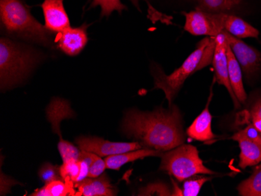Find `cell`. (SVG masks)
Returning a JSON list of instances; mask_svg holds the SVG:
<instances>
[{
  "label": "cell",
  "mask_w": 261,
  "mask_h": 196,
  "mask_svg": "<svg viewBox=\"0 0 261 196\" xmlns=\"http://www.w3.org/2000/svg\"><path fill=\"white\" fill-rule=\"evenodd\" d=\"M122 131L139 142L142 148L163 153L181 146L185 141L181 114L175 106L152 112L130 109L124 116Z\"/></svg>",
  "instance_id": "obj_1"
},
{
  "label": "cell",
  "mask_w": 261,
  "mask_h": 196,
  "mask_svg": "<svg viewBox=\"0 0 261 196\" xmlns=\"http://www.w3.org/2000/svg\"><path fill=\"white\" fill-rule=\"evenodd\" d=\"M215 46V37L207 36L198 43L194 52L172 74L166 75L161 69L153 70L154 89L164 91L170 106L188 77L212 64Z\"/></svg>",
  "instance_id": "obj_2"
},
{
  "label": "cell",
  "mask_w": 261,
  "mask_h": 196,
  "mask_svg": "<svg viewBox=\"0 0 261 196\" xmlns=\"http://www.w3.org/2000/svg\"><path fill=\"white\" fill-rule=\"evenodd\" d=\"M0 20L8 35L50 46V32L32 15L23 0H0Z\"/></svg>",
  "instance_id": "obj_3"
},
{
  "label": "cell",
  "mask_w": 261,
  "mask_h": 196,
  "mask_svg": "<svg viewBox=\"0 0 261 196\" xmlns=\"http://www.w3.org/2000/svg\"><path fill=\"white\" fill-rule=\"evenodd\" d=\"M39 57L32 49L2 38L0 40V82L2 90L24 78L37 64Z\"/></svg>",
  "instance_id": "obj_4"
},
{
  "label": "cell",
  "mask_w": 261,
  "mask_h": 196,
  "mask_svg": "<svg viewBox=\"0 0 261 196\" xmlns=\"http://www.w3.org/2000/svg\"><path fill=\"white\" fill-rule=\"evenodd\" d=\"M161 170L180 182L196 175H215V172L204 166L197 149L191 145L182 144L164 153Z\"/></svg>",
  "instance_id": "obj_5"
},
{
  "label": "cell",
  "mask_w": 261,
  "mask_h": 196,
  "mask_svg": "<svg viewBox=\"0 0 261 196\" xmlns=\"http://www.w3.org/2000/svg\"><path fill=\"white\" fill-rule=\"evenodd\" d=\"M47 116L49 122L52 124L54 133H57L60 136L58 149L63 162H66L69 159H79L80 151L74 145L63 139L60 130L62 120L73 118L74 116V112L70 109L68 102L63 99H54L47 109Z\"/></svg>",
  "instance_id": "obj_6"
},
{
  "label": "cell",
  "mask_w": 261,
  "mask_h": 196,
  "mask_svg": "<svg viewBox=\"0 0 261 196\" xmlns=\"http://www.w3.org/2000/svg\"><path fill=\"white\" fill-rule=\"evenodd\" d=\"M186 16L185 30L193 36L216 37L224 31L221 13L212 14L196 9L191 12L184 13Z\"/></svg>",
  "instance_id": "obj_7"
},
{
  "label": "cell",
  "mask_w": 261,
  "mask_h": 196,
  "mask_svg": "<svg viewBox=\"0 0 261 196\" xmlns=\"http://www.w3.org/2000/svg\"><path fill=\"white\" fill-rule=\"evenodd\" d=\"M80 150L95 153L101 157L142 149L139 142L133 143H113L96 137H81L76 140Z\"/></svg>",
  "instance_id": "obj_8"
},
{
  "label": "cell",
  "mask_w": 261,
  "mask_h": 196,
  "mask_svg": "<svg viewBox=\"0 0 261 196\" xmlns=\"http://www.w3.org/2000/svg\"><path fill=\"white\" fill-rule=\"evenodd\" d=\"M222 32L243 72L247 77L256 74L261 66V55L259 51L245 43L241 39L231 36L226 31Z\"/></svg>",
  "instance_id": "obj_9"
},
{
  "label": "cell",
  "mask_w": 261,
  "mask_h": 196,
  "mask_svg": "<svg viewBox=\"0 0 261 196\" xmlns=\"http://www.w3.org/2000/svg\"><path fill=\"white\" fill-rule=\"evenodd\" d=\"M215 39H216V46H215L212 62L213 67L215 69V77L218 84L226 88L234 102V107L238 109L241 106V103L234 94L231 83H230L229 76H228L226 39L224 34L221 32L215 37Z\"/></svg>",
  "instance_id": "obj_10"
},
{
  "label": "cell",
  "mask_w": 261,
  "mask_h": 196,
  "mask_svg": "<svg viewBox=\"0 0 261 196\" xmlns=\"http://www.w3.org/2000/svg\"><path fill=\"white\" fill-rule=\"evenodd\" d=\"M41 7L45 17V27L49 32L61 33L70 27L64 0H44Z\"/></svg>",
  "instance_id": "obj_11"
},
{
  "label": "cell",
  "mask_w": 261,
  "mask_h": 196,
  "mask_svg": "<svg viewBox=\"0 0 261 196\" xmlns=\"http://www.w3.org/2000/svg\"><path fill=\"white\" fill-rule=\"evenodd\" d=\"M87 27V24H84L79 27H68L59 33V48L70 57L80 53L88 42Z\"/></svg>",
  "instance_id": "obj_12"
},
{
  "label": "cell",
  "mask_w": 261,
  "mask_h": 196,
  "mask_svg": "<svg viewBox=\"0 0 261 196\" xmlns=\"http://www.w3.org/2000/svg\"><path fill=\"white\" fill-rule=\"evenodd\" d=\"M79 188V195L114 196L117 195V190L110 182L109 178L103 175L98 178H86L76 184Z\"/></svg>",
  "instance_id": "obj_13"
},
{
  "label": "cell",
  "mask_w": 261,
  "mask_h": 196,
  "mask_svg": "<svg viewBox=\"0 0 261 196\" xmlns=\"http://www.w3.org/2000/svg\"><path fill=\"white\" fill-rule=\"evenodd\" d=\"M223 29L238 39L255 38L259 36V31L240 17L221 13Z\"/></svg>",
  "instance_id": "obj_14"
},
{
  "label": "cell",
  "mask_w": 261,
  "mask_h": 196,
  "mask_svg": "<svg viewBox=\"0 0 261 196\" xmlns=\"http://www.w3.org/2000/svg\"><path fill=\"white\" fill-rule=\"evenodd\" d=\"M189 137L196 141L207 142L215 139L216 135L212 131V116L208 104L187 129Z\"/></svg>",
  "instance_id": "obj_15"
},
{
  "label": "cell",
  "mask_w": 261,
  "mask_h": 196,
  "mask_svg": "<svg viewBox=\"0 0 261 196\" xmlns=\"http://www.w3.org/2000/svg\"><path fill=\"white\" fill-rule=\"evenodd\" d=\"M164 153L152 149H137L134 151L126 152L120 154L113 155V156L106 157L105 162L107 168L111 170H119L123 165L138 160V159H144L149 156H159L161 157Z\"/></svg>",
  "instance_id": "obj_16"
},
{
  "label": "cell",
  "mask_w": 261,
  "mask_h": 196,
  "mask_svg": "<svg viewBox=\"0 0 261 196\" xmlns=\"http://www.w3.org/2000/svg\"><path fill=\"white\" fill-rule=\"evenodd\" d=\"M227 57H228V76L230 83L232 88L234 94L240 101V103H245L247 99V94L243 86L242 69L233 54L231 48L227 43Z\"/></svg>",
  "instance_id": "obj_17"
},
{
  "label": "cell",
  "mask_w": 261,
  "mask_h": 196,
  "mask_svg": "<svg viewBox=\"0 0 261 196\" xmlns=\"http://www.w3.org/2000/svg\"><path fill=\"white\" fill-rule=\"evenodd\" d=\"M240 148V166L242 169L256 166L261 163V143L240 138L237 140Z\"/></svg>",
  "instance_id": "obj_18"
},
{
  "label": "cell",
  "mask_w": 261,
  "mask_h": 196,
  "mask_svg": "<svg viewBox=\"0 0 261 196\" xmlns=\"http://www.w3.org/2000/svg\"><path fill=\"white\" fill-rule=\"evenodd\" d=\"M237 191L242 196H261V163L257 164L250 178L239 184Z\"/></svg>",
  "instance_id": "obj_19"
},
{
  "label": "cell",
  "mask_w": 261,
  "mask_h": 196,
  "mask_svg": "<svg viewBox=\"0 0 261 196\" xmlns=\"http://www.w3.org/2000/svg\"><path fill=\"white\" fill-rule=\"evenodd\" d=\"M197 9L212 14L229 12L238 7L241 0H197Z\"/></svg>",
  "instance_id": "obj_20"
},
{
  "label": "cell",
  "mask_w": 261,
  "mask_h": 196,
  "mask_svg": "<svg viewBox=\"0 0 261 196\" xmlns=\"http://www.w3.org/2000/svg\"><path fill=\"white\" fill-rule=\"evenodd\" d=\"M71 184L64 180H57L45 184L43 188L35 191L32 196H65L71 194Z\"/></svg>",
  "instance_id": "obj_21"
},
{
  "label": "cell",
  "mask_w": 261,
  "mask_h": 196,
  "mask_svg": "<svg viewBox=\"0 0 261 196\" xmlns=\"http://www.w3.org/2000/svg\"><path fill=\"white\" fill-rule=\"evenodd\" d=\"M211 180V177L199 176V175L187 178L183 184L182 196L198 195L203 184Z\"/></svg>",
  "instance_id": "obj_22"
},
{
  "label": "cell",
  "mask_w": 261,
  "mask_h": 196,
  "mask_svg": "<svg viewBox=\"0 0 261 196\" xmlns=\"http://www.w3.org/2000/svg\"><path fill=\"white\" fill-rule=\"evenodd\" d=\"M60 171L64 181L71 182L74 184L80 174V162L79 159H69L64 162L62 166L60 167Z\"/></svg>",
  "instance_id": "obj_23"
},
{
  "label": "cell",
  "mask_w": 261,
  "mask_h": 196,
  "mask_svg": "<svg viewBox=\"0 0 261 196\" xmlns=\"http://www.w3.org/2000/svg\"><path fill=\"white\" fill-rule=\"evenodd\" d=\"M96 6L101 7V17H108L114 10L121 14L122 10H127V7L121 4V0H93L91 7L94 8Z\"/></svg>",
  "instance_id": "obj_24"
},
{
  "label": "cell",
  "mask_w": 261,
  "mask_h": 196,
  "mask_svg": "<svg viewBox=\"0 0 261 196\" xmlns=\"http://www.w3.org/2000/svg\"><path fill=\"white\" fill-rule=\"evenodd\" d=\"M60 167L61 166H54L49 163H44L39 171L41 181L47 184L57 180H63Z\"/></svg>",
  "instance_id": "obj_25"
},
{
  "label": "cell",
  "mask_w": 261,
  "mask_h": 196,
  "mask_svg": "<svg viewBox=\"0 0 261 196\" xmlns=\"http://www.w3.org/2000/svg\"><path fill=\"white\" fill-rule=\"evenodd\" d=\"M173 192L168 184L162 182L151 183L141 188L139 195H172Z\"/></svg>",
  "instance_id": "obj_26"
},
{
  "label": "cell",
  "mask_w": 261,
  "mask_h": 196,
  "mask_svg": "<svg viewBox=\"0 0 261 196\" xmlns=\"http://www.w3.org/2000/svg\"><path fill=\"white\" fill-rule=\"evenodd\" d=\"M240 138L251 140V141L261 143V133L255 128L253 124H250L246 128H245L244 129L236 133L231 137V139L234 140V141H237V140L240 139Z\"/></svg>",
  "instance_id": "obj_27"
},
{
  "label": "cell",
  "mask_w": 261,
  "mask_h": 196,
  "mask_svg": "<svg viewBox=\"0 0 261 196\" xmlns=\"http://www.w3.org/2000/svg\"><path fill=\"white\" fill-rule=\"evenodd\" d=\"M106 169L107 165L105 160L102 159L101 156L96 155V157L92 161V164L89 167V178H98L102 175Z\"/></svg>",
  "instance_id": "obj_28"
},
{
  "label": "cell",
  "mask_w": 261,
  "mask_h": 196,
  "mask_svg": "<svg viewBox=\"0 0 261 196\" xmlns=\"http://www.w3.org/2000/svg\"><path fill=\"white\" fill-rule=\"evenodd\" d=\"M250 116L251 124L261 133V115L258 114L257 113L250 110Z\"/></svg>",
  "instance_id": "obj_29"
},
{
  "label": "cell",
  "mask_w": 261,
  "mask_h": 196,
  "mask_svg": "<svg viewBox=\"0 0 261 196\" xmlns=\"http://www.w3.org/2000/svg\"><path fill=\"white\" fill-rule=\"evenodd\" d=\"M250 110L257 113L258 114L261 115V99H257L256 102H254V103L252 105Z\"/></svg>",
  "instance_id": "obj_30"
}]
</instances>
